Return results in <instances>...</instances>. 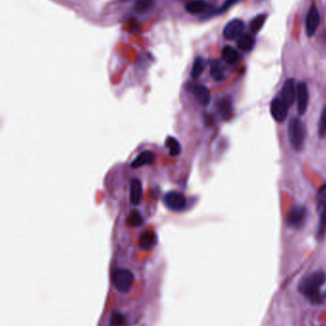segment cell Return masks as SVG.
Instances as JSON below:
<instances>
[{
	"label": "cell",
	"instance_id": "cell-18",
	"mask_svg": "<svg viewBox=\"0 0 326 326\" xmlns=\"http://www.w3.org/2000/svg\"><path fill=\"white\" fill-rule=\"evenodd\" d=\"M266 20H267V15H265V14H261V15H258L257 17H255L250 22L251 32L254 33V34L259 33L262 29Z\"/></svg>",
	"mask_w": 326,
	"mask_h": 326
},
{
	"label": "cell",
	"instance_id": "cell-15",
	"mask_svg": "<svg viewBox=\"0 0 326 326\" xmlns=\"http://www.w3.org/2000/svg\"><path fill=\"white\" fill-rule=\"evenodd\" d=\"M154 160V154L151 151H144L140 154L137 155V157L132 162L133 168H139L147 164L153 163Z\"/></svg>",
	"mask_w": 326,
	"mask_h": 326
},
{
	"label": "cell",
	"instance_id": "cell-20",
	"mask_svg": "<svg viewBox=\"0 0 326 326\" xmlns=\"http://www.w3.org/2000/svg\"><path fill=\"white\" fill-rule=\"evenodd\" d=\"M204 68H205L204 59L202 58H196L193 64L192 73H191L193 78H197L200 77L204 71Z\"/></svg>",
	"mask_w": 326,
	"mask_h": 326
},
{
	"label": "cell",
	"instance_id": "cell-30",
	"mask_svg": "<svg viewBox=\"0 0 326 326\" xmlns=\"http://www.w3.org/2000/svg\"><path fill=\"white\" fill-rule=\"evenodd\" d=\"M122 1H128V0H122Z\"/></svg>",
	"mask_w": 326,
	"mask_h": 326
},
{
	"label": "cell",
	"instance_id": "cell-7",
	"mask_svg": "<svg viewBox=\"0 0 326 326\" xmlns=\"http://www.w3.org/2000/svg\"><path fill=\"white\" fill-rule=\"evenodd\" d=\"M244 30V22L241 20L235 19L229 21L223 29V37L227 40L238 39Z\"/></svg>",
	"mask_w": 326,
	"mask_h": 326
},
{
	"label": "cell",
	"instance_id": "cell-10",
	"mask_svg": "<svg viewBox=\"0 0 326 326\" xmlns=\"http://www.w3.org/2000/svg\"><path fill=\"white\" fill-rule=\"evenodd\" d=\"M296 93H297V85L294 78H288L285 83L283 84L281 96L283 101L287 105L288 107H291L294 104L296 100Z\"/></svg>",
	"mask_w": 326,
	"mask_h": 326
},
{
	"label": "cell",
	"instance_id": "cell-26",
	"mask_svg": "<svg viewBox=\"0 0 326 326\" xmlns=\"http://www.w3.org/2000/svg\"><path fill=\"white\" fill-rule=\"evenodd\" d=\"M320 209V229L319 234L322 235L326 231V204L319 206Z\"/></svg>",
	"mask_w": 326,
	"mask_h": 326
},
{
	"label": "cell",
	"instance_id": "cell-25",
	"mask_svg": "<svg viewBox=\"0 0 326 326\" xmlns=\"http://www.w3.org/2000/svg\"><path fill=\"white\" fill-rule=\"evenodd\" d=\"M318 133L319 136L325 137L326 135V105L322 111L320 121H319V127H318Z\"/></svg>",
	"mask_w": 326,
	"mask_h": 326
},
{
	"label": "cell",
	"instance_id": "cell-13",
	"mask_svg": "<svg viewBox=\"0 0 326 326\" xmlns=\"http://www.w3.org/2000/svg\"><path fill=\"white\" fill-rule=\"evenodd\" d=\"M237 45L239 47V49H240L243 52H249L254 45H255V39L254 37L249 34V33H244L241 34L239 38H238V41H237Z\"/></svg>",
	"mask_w": 326,
	"mask_h": 326
},
{
	"label": "cell",
	"instance_id": "cell-22",
	"mask_svg": "<svg viewBox=\"0 0 326 326\" xmlns=\"http://www.w3.org/2000/svg\"><path fill=\"white\" fill-rule=\"evenodd\" d=\"M166 146L169 149V153L173 156H175V155H177L178 153H180V144L174 137L170 136V137L167 138Z\"/></svg>",
	"mask_w": 326,
	"mask_h": 326
},
{
	"label": "cell",
	"instance_id": "cell-12",
	"mask_svg": "<svg viewBox=\"0 0 326 326\" xmlns=\"http://www.w3.org/2000/svg\"><path fill=\"white\" fill-rule=\"evenodd\" d=\"M156 244L155 234L151 231H145L139 238V246L144 250H150Z\"/></svg>",
	"mask_w": 326,
	"mask_h": 326
},
{
	"label": "cell",
	"instance_id": "cell-27",
	"mask_svg": "<svg viewBox=\"0 0 326 326\" xmlns=\"http://www.w3.org/2000/svg\"><path fill=\"white\" fill-rule=\"evenodd\" d=\"M230 109L231 106L229 101H227L225 99L220 101V103H219V111H220L221 115H223L224 117H226V116L230 115Z\"/></svg>",
	"mask_w": 326,
	"mask_h": 326
},
{
	"label": "cell",
	"instance_id": "cell-8",
	"mask_svg": "<svg viewBox=\"0 0 326 326\" xmlns=\"http://www.w3.org/2000/svg\"><path fill=\"white\" fill-rule=\"evenodd\" d=\"M320 21H321V17H320L318 8L316 7V5H312L308 11L306 23H305L306 34L309 38L313 37L315 33L317 32L318 27L320 25Z\"/></svg>",
	"mask_w": 326,
	"mask_h": 326
},
{
	"label": "cell",
	"instance_id": "cell-6",
	"mask_svg": "<svg viewBox=\"0 0 326 326\" xmlns=\"http://www.w3.org/2000/svg\"><path fill=\"white\" fill-rule=\"evenodd\" d=\"M288 108L289 107L283 101L281 97H276L271 102V115L276 121L283 122L287 117Z\"/></svg>",
	"mask_w": 326,
	"mask_h": 326
},
{
	"label": "cell",
	"instance_id": "cell-16",
	"mask_svg": "<svg viewBox=\"0 0 326 326\" xmlns=\"http://www.w3.org/2000/svg\"><path fill=\"white\" fill-rule=\"evenodd\" d=\"M207 8H208V4L203 0H193L185 5L186 11L193 15L201 14L204 11H206Z\"/></svg>",
	"mask_w": 326,
	"mask_h": 326
},
{
	"label": "cell",
	"instance_id": "cell-14",
	"mask_svg": "<svg viewBox=\"0 0 326 326\" xmlns=\"http://www.w3.org/2000/svg\"><path fill=\"white\" fill-rule=\"evenodd\" d=\"M194 94H195V96L196 98L197 99V101L203 105V106H206L210 103V100H211V96H210V92L209 90L203 86V85H197L195 90H194Z\"/></svg>",
	"mask_w": 326,
	"mask_h": 326
},
{
	"label": "cell",
	"instance_id": "cell-24",
	"mask_svg": "<svg viewBox=\"0 0 326 326\" xmlns=\"http://www.w3.org/2000/svg\"><path fill=\"white\" fill-rule=\"evenodd\" d=\"M143 222L142 217L140 216V214L137 211H133L128 217L127 218V223L129 226L132 227H137L139 225H141Z\"/></svg>",
	"mask_w": 326,
	"mask_h": 326
},
{
	"label": "cell",
	"instance_id": "cell-9",
	"mask_svg": "<svg viewBox=\"0 0 326 326\" xmlns=\"http://www.w3.org/2000/svg\"><path fill=\"white\" fill-rule=\"evenodd\" d=\"M296 99H297V106H298V112L301 115L305 114L308 102H309V92L307 85L304 82H300L297 84V93H296Z\"/></svg>",
	"mask_w": 326,
	"mask_h": 326
},
{
	"label": "cell",
	"instance_id": "cell-17",
	"mask_svg": "<svg viewBox=\"0 0 326 326\" xmlns=\"http://www.w3.org/2000/svg\"><path fill=\"white\" fill-rule=\"evenodd\" d=\"M221 57H222V59L228 63V64H233L235 62L238 61L239 59V53L238 51L231 47V46H225L223 49H222V52H221Z\"/></svg>",
	"mask_w": 326,
	"mask_h": 326
},
{
	"label": "cell",
	"instance_id": "cell-2",
	"mask_svg": "<svg viewBox=\"0 0 326 326\" xmlns=\"http://www.w3.org/2000/svg\"><path fill=\"white\" fill-rule=\"evenodd\" d=\"M288 136L292 147L296 151L304 148L306 138V128L304 123L298 117L292 118L288 125Z\"/></svg>",
	"mask_w": 326,
	"mask_h": 326
},
{
	"label": "cell",
	"instance_id": "cell-23",
	"mask_svg": "<svg viewBox=\"0 0 326 326\" xmlns=\"http://www.w3.org/2000/svg\"><path fill=\"white\" fill-rule=\"evenodd\" d=\"M111 326H126L127 321L126 318L119 312H114L110 318Z\"/></svg>",
	"mask_w": 326,
	"mask_h": 326
},
{
	"label": "cell",
	"instance_id": "cell-19",
	"mask_svg": "<svg viewBox=\"0 0 326 326\" xmlns=\"http://www.w3.org/2000/svg\"><path fill=\"white\" fill-rule=\"evenodd\" d=\"M153 5V0H134V10L139 14L148 12Z\"/></svg>",
	"mask_w": 326,
	"mask_h": 326
},
{
	"label": "cell",
	"instance_id": "cell-1",
	"mask_svg": "<svg viewBox=\"0 0 326 326\" xmlns=\"http://www.w3.org/2000/svg\"><path fill=\"white\" fill-rule=\"evenodd\" d=\"M326 275L323 271H316L304 277L300 284L299 290L303 293L311 303L320 304L322 302V296L320 288L326 283Z\"/></svg>",
	"mask_w": 326,
	"mask_h": 326
},
{
	"label": "cell",
	"instance_id": "cell-4",
	"mask_svg": "<svg viewBox=\"0 0 326 326\" xmlns=\"http://www.w3.org/2000/svg\"><path fill=\"white\" fill-rule=\"evenodd\" d=\"M306 217V209L304 206L296 205L288 212L286 223L292 229H300L304 225Z\"/></svg>",
	"mask_w": 326,
	"mask_h": 326
},
{
	"label": "cell",
	"instance_id": "cell-3",
	"mask_svg": "<svg viewBox=\"0 0 326 326\" xmlns=\"http://www.w3.org/2000/svg\"><path fill=\"white\" fill-rule=\"evenodd\" d=\"M111 278L115 289L121 293L130 291L134 285V274L128 269H115Z\"/></svg>",
	"mask_w": 326,
	"mask_h": 326
},
{
	"label": "cell",
	"instance_id": "cell-28",
	"mask_svg": "<svg viewBox=\"0 0 326 326\" xmlns=\"http://www.w3.org/2000/svg\"><path fill=\"white\" fill-rule=\"evenodd\" d=\"M318 206H322L326 204V183L321 187L318 192Z\"/></svg>",
	"mask_w": 326,
	"mask_h": 326
},
{
	"label": "cell",
	"instance_id": "cell-5",
	"mask_svg": "<svg viewBox=\"0 0 326 326\" xmlns=\"http://www.w3.org/2000/svg\"><path fill=\"white\" fill-rule=\"evenodd\" d=\"M163 202L167 208L172 211H182L186 207V199L182 194L169 192L164 196Z\"/></svg>",
	"mask_w": 326,
	"mask_h": 326
},
{
	"label": "cell",
	"instance_id": "cell-21",
	"mask_svg": "<svg viewBox=\"0 0 326 326\" xmlns=\"http://www.w3.org/2000/svg\"><path fill=\"white\" fill-rule=\"evenodd\" d=\"M211 76L216 80H221L224 77V70L219 61H213L211 64Z\"/></svg>",
	"mask_w": 326,
	"mask_h": 326
},
{
	"label": "cell",
	"instance_id": "cell-11",
	"mask_svg": "<svg viewBox=\"0 0 326 326\" xmlns=\"http://www.w3.org/2000/svg\"><path fill=\"white\" fill-rule=\"evenodd\" d=\"M142 197V185L138 179H133L130 184V200L136 205L140 202Z\"/></svg>",
	"mask_w": 326,
	"mask_h": 326
},
{
	"label": "cell",
	"instance_id": "cell-29",
	"mask_svg": "<svg viewBox=\"0 0 326 326\" xmlns=\"http://www.w3.org/2000/svg\"><path fill=\"white\" fill-rule=\"evenodd\" d=\"M240 1H242V0H226V1L223 3V5L217 10V13H218V14H222V13L226 12L228 9H230L232 6L238 4V3L240 2Z\"/></svg>",
	"mask_w": 326,
	"mask_h": 326
}]
</instances>
